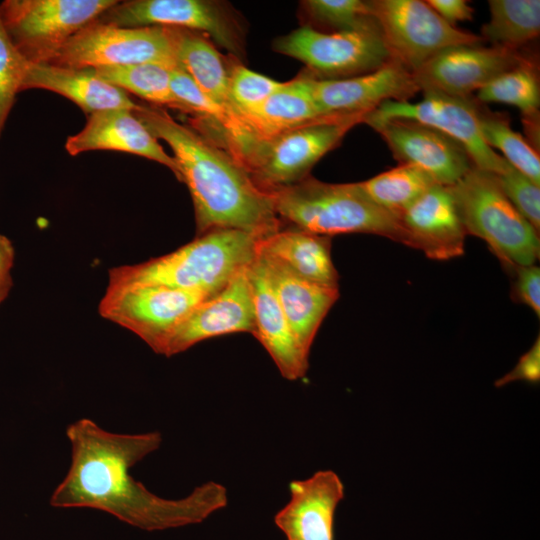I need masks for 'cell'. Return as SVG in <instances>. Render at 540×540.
Here are the masks:
<instances>
[{
    "instance_id": "obj_16",
    "label": "cell",
    "mask_w": 540,
    "mask_h": 540,
    "mask_svg": "<svg viewBox=\"0 0 540 540\" xmlns=\"http://www.w3.org/2000/svg\"><path fill=\"white\" fill-rule=\"evenodd\" d=\"M304 73L322 117L367 115L386 101H409L420 91L412 73L394 60L370 73L342 79Z\"/></svg>"
},
{
    "instance_id": "obj_38",
    "label": "cell",
    "mask_w": 540,
    "mask_h": 540,
    "mask_svg": "<svg viewBox=\"0 0 540 540\" xmlns=\"http://www.w3.org/2000/svg\"><path fill=\"white\" fill-rule=\"evenodd\" d=\"M426 3L448 24L471 21L474 9L464 0H428Z\"/></svg>"
},
{
    "instance_id": "obj_11",
    "label": "cell",
    "mask_w": 540,
    "mask_h": 540,
    "mask_svg": "<svg viewBox=\"0 0 540 540\" xmlns=\"http://www.w3.org/2000/svg\"><path fill=\"white\" fill-rule=\"evenodd\" d=\"M480 105L469 98L424 92L417 102L386 101L368 113L363 123L370 127L390 119H407L432 127L459 142L473 166L501 174L511 165L484 141L479 122Z\"/></svg>"
},
{
    "instance_id": "obj_13",
    "label": "cell",
    "mask_w": 540,
    "mask_h": 540,
    "mask_svg": "<svg viewBox=\"0 0 540 540\" xmlns=\"http://www.w3.org/2000/svg\"><path fill=\"white\" fill-rule=\"evenodd\" d=\"M97 20L123 28L166 26L206 33L232 56L241 57L244 52L237 20L222 3L216 1H118Z\"/></svg>"
},
{
    "instance_id": "obj_21",
    "label": "cell",
    "mask_w": 540,
    "mask_h": 540,
    "mask_svg": "<svg viewBox=\"0 0 540 540\" xmlns=\"http://www.w3.org/2000/svg\"><path fill=\"white\" fill-rule=\"evenodd\" d=\"M65 148L72 156L91 150L135 154L166 166L181 181L174 157L164 151L133 110L110 109L90 114L85 127L68 137Z\"/></svg>"
},
{
    "instance_id": "obj_39",
    "label": "cell",
    "mask_w": 540,
    "mask_h": 540,
    "mask_svg": "<svg viewBox=\"0 0 540 540\" xmlns=\"http://www.w3.org/2000/svg\"><path fill=\"white\" fill-rule=\"evenodd\" d=\"M14 260L15 248L12 241L0 233V304L6 299L13 286Z\"/></svg>"
},
{
    "instance_id": "obj_15",
    "label": "cell",
    "mask_w": 540,
    "mask_h": 540,
    "mask_svg": "<svg viewBox=\"0 0 540 540\" xmlns=\"http://www.w3.org/2000/svg\"><path fill=\"white\" fill-rule=\"evenodd\" d=\"M248 266L215 295L196 305L165 337L156 353L167 357L221 335L253 333L254 305Z\"/></svg>"
},
{
    "instance_id": "obj_35",
    "label": "cell",
    "mask_w": 540,
    "mask_h": 540,
    "mask_svg": "<svg viewBox=\"0 0 540 540\" xmlns=\"http://www.w3.org/2000/svg\"><path fill=\"white\" fill-rule=\"evenodd\" d=\"M499 185L519 211V213L539 233L540 229V188L524 174L510 166L496 175Z\"/></svg>"
},
{
    "instance_id": "obj_18",
    "label": "cell",
    "mask_w": 540,
    "mask_h": 540,
    "mask_svg": "<svg viewBox=\"0 0 540 540\" xmlns=\"http://www.w3.org/2000/svg\"><path fill=\"white\" fill-rule=\"evenodd\" d=\"M411 247L428 258L449 260L463 255L466 231L450 186L435 184L399 216Z\"/></svg>"
},
{
    "instance_id": "obj_36",
    "label": "cell",
    "mask_w": 540,
    "mask_h": 540,
    "mask_svg": "<svg viewBox=\"0 0 540 540\" xmlns=\"http://www.w3.org/2000/svg\"><path fill=\"white\" fill-rule=\"evenodd\" d=\"M516 278L513 295L521 303L529 306L540 316V270L536 265L513 268Z\"/></svg>"
},
{
    "instance_id": "obj_3",
    "label": "cell",
    "mask_w": 540,
    "mask_h": 540,
    "mask_svg": "<svg viewBox=\"0 0 540 540\" xmlns=\"http://www.w3.org/2000/svg\"><path fill=\"white\" fill-rule=\"evenodd\" d=\"M260 238L240 230H212L169 254L111 268L108 285L157 284L212 297L253 261Z\"/></svg>"
},
{
    "instance_id": "obj_12",
    "label": "cell",
    "mask_w": 540,
    "mask_h": 540,
    "mask_svg": "<svg viewBox=\"0 0 540 540\" xmlns=\"http://www.w3.org/2000/svg\"><path fill=\"white\" fill-rule=\"evenodd\" d=\"M207 295L157 284L107 285L98 311L141 338L154 352Z\"/></svg>"
},
{
    "instance_id": "obj_5",
    "label": "cell",
    "mask_w": 540,
    "mask_h": 540,
    "mask_svg": "<svg viewBox=\"0 0 540 540\" xmlns=\"http://www.w3.org/2000/svg\"><path fill=\"white\" fill-rule=\"evenodd\" d=\"M450 188L467 234L483 239L508 268L534 265L539 233L506 197L496 174L473 166Z\"/></svg>"
},
{
    "instance_id": "obj_8",
    "label": "cell",
    "mask_w": 540,
    "mask_h": 540,
    "mask_svg": "<svg viewBox=\"0 0 540 540\" xmlns=\"http://www.w3.org/2000/svg\"><path fill=\"white\" fill-rule=\"evenodd\" d=\"M116 0H5L0 19L11 42L30 63H49L80 29Z\"/></svg>"
},
{
    "instance_id": "obj_33",
    "label": "cell",
    "mask_w": 540,
    "mask_h": 540,
    "mask_svg": "<svg viewBox=\"0 0 540 540\" xmlns=\"http://www.w3.org/2000/svg\"><path fill=\"white\" fill-rule=\"evenodd\" d=\"M280 84L281 82L251 71L239 63L229 65L230 95L237 111L246 122L247 117L256 111Z\"/></svg>"
},
{
    "instance_id": "obj_29",
    "label": "cell",
    "mask_w": 540,
    "mask_h": 540,
    "mask_svg": "<svg viewBox=\"0 0 540 540\" xmlns=\"http://www.w3.org/2000/svg\"><path fill=\"white\" fill-rule=\"evenodd\" d=\"M479 102L503 103L516 106L522 120L539 117L540 87L538 67L529 58L487 83L477 91Z\"/></svg>"
},
{
    "instance_id": "obj_6",
    "label": "cell",
    "mask_w": 540,
    "mask_h": 540,
    "mask_svg": "<svg viewBox=\"0 0 540 540\" xmlns=\"http://www.w3.org/2000/svg\"><path fill=\"white\" fill-rule=\"evenodd\" d=\"M273 49L295 58L317 79H342L375 71L391 59L377 21L334 32L304 25L273 42Z\"/></svg>"
},
{
    "instance_id": "obj_31",
    "label": "cell",
    "mask_w": 540,
    "mask_h": 540,
    "mask_svg": "<svg viewBox=\"0 0 540 540\" xmlns=\"http://www.w3.org/2000/svg\"><path fill=\"white\" fill-rule=\"evenodd\" d=\"M480 131L487 145L500 150L504 159L535 184L540 185V158L520 133L510 127L507 115L480 108Z\"/></svg>"
},
{
    "instance_id": "obj_26",
    "label": "cell",
    "mask_w": 540,
    "mask_h": 540,
    "mask_svg": "<svg viewBox=\"0 0 540 540\" xmlns=\"http://www.w3.org/2000/svg\"><path fill=\"white\" fill-rule=\"evenodd\" d=\"M330 117V116H329ZM322 117L303 72L281 83L265 102L247 117L248 124L263 139L315 122Z\"/></svg>"
},
{
    "instance_id": "obj_20",
    "label": "cell",
    "mask_w": 540,
    "mask_h": 540,
    "mask_svg": "<svg viewBox=\"0 0 540 540\" xmlns=\"http://www.w3.org/2000/svg\"><path fill=\"white\" fill-rule=\"evenodd\" d=\"M248 274L254 305L252 335L266 349L285 379L294 381L304 377L309 367V354L295 338L258 253L248 266Z\"/></svg>"
},
{
    "instance_id": "obj_2",
    "label": "cell",
    "mask_w": 540,
    "mask_h": 540,
    "mask_svg": "<svg viewBox=\"0 0 540 540\" xmlns=\"http://www.w3.org/2000/svg\"><path fill=\"white\" fill-rule=\"evenodd\" d=\"M133 113L172 149L193 200L197 236L234 229L262 238L282 227L272 193L260 189L226 149L164 109L140 105Z\"/></svg>"
},
{
    "instance_id": "obj_34",
    "label": "cell",
    "mask_w": 540,
    "mask_h": 540,
    "mask_svg": "<svg viewBox=\"0 0 540 540\" xmlns=\"http://www.w3.org/2000/svg\"><path fill=\"white\" fill-rule=\"evenodd\" d=\"M29 62L11 42L0 19V135L22 85Z\"/></svg>"
},
{
    "instance_id": "obj_22",
    "label": "cell",
    "mask_w": 540,
    "mask_h": 540,
    "mask_svg": "<svg viewBox=\"0 0 540 540\" xmlns=\"http://www.w3.org/2000/svg\"><path fill=\"white\" fill-rule=\"evenodd\" d=\"M274 294L301 348L308 354L317 331L339 298L338 288L307 281L279 260L259 251Z\"/></svg>"
},
{
    "instance_id": "obj_9",
    "label": "cell",
    "mask_w": 540,
    "mask_h": 540,
    "mask_svg": "<svg viewBox=\"0 0 540 540\" xmlns=\"http://www.w3.org/2000/svg\"><path fill=\"white\" fill-rule=\"evenodd\" d=\"M366 115L330 116L285 131L260 144L247 166L254 183L275 192L309 176L313 166L336 148Z\"/></svg>"
},
{
    "instance_id": "obj_27",
    "label": "cell",
    "mask_w": 540,
    "mask_h": 540,
    "mask_svg": "<svg viewBox=\"0 0 540 540\" xmlns=\"http://www.w3.org/2000/svg\"><path fill=\"white\" fill-rule=\"evenodd\" d=\"M490 20L480 37L491 46L520 51L540 33L539 0H489Z\"/></svg>"
},
{
    "instance_id": "obj_37",
    "label": "cell",
    "mask_w": 540,
    "mask_h": 540,
    "mask_svg": "<svg viewBox=\"0 0 540 540\" xmlns=\"http://www.w3.org/2000/svg\"><path fill=\"white\" fill-rule=\"evenodd\" d=\"M540 380V340L537 337L533 346L520 357L518 363L509 373L495 382L502 387L515 381L538 383Z\"/></svg>"
},
{
    "instance_id": "obj_10",
    "label": "cell",
    "mask_w": 540,
    "mask_h": 540,
    "mask_svg": "<svg viewBox=\"0 0 540 540\" xmlns=\"http://www.w3.org/2000/svg\"><path fill=\"white\" fill-rule=\"evenodd\" d=\"M392 60L411 73L439 52L483 43L480 35L448 24L420 0L368 1Z\"/></svg>"
},
{
    "instance_id": "obj_7",
    "label": "cell",
    "mask_w": 540,
    "mask_h": 540,
    "mask_svg": "<svg viewBox=\"0 0 540 540\" xmlns=\"http://www.w3.org/2000/svg\"><path fill=\"white\" fill-rule=\"evenodd\" d=\"M177 28H123L97 19L76 32L47 64L73 68L153 63L181 69L176 55Z\"/></svg>"
},
{
    "instance_id": "obj_19",
    "label": "cell",
    "mask_w": 540,
    "mask_h": 540,
    "mask_svg": "<svg viewBox=\"0 0 540 540\" xmlns=\"http://www.w3.org/2000/svg\"><path fill=\"white\" fill-rule=\"evenodd\" d=\"M290 500L277 512L275 524L286 540H334V516L344 485L331 470L289 484Z\"/></svg>"
},
{
    "instance_id": "obj_23",
    "label": "cell",
    "mask_w": 540,
    "mask_h": 540,
    "mask_svg": "<svg viewBox=\"0 0 540 540\" xmlns=\"http://www.w3.org/2000/svg\"><path fill=\"white\" fill-rule=\"evenodd\" d=\"M32 88L60 94L88 114L110 109L134 111L140 107L127 92L98 78L92 68L73 69L29 62L22 91Z\"/></svg>"
},
{
    "instance_id": "obj_24",
    "label": "cell",
    "mask_w": 540,
    "mask_h": 540,
    "mask_svg": "<svg viewBox=\"0 0 540 540\" xmlns=\"http://www.w3.org/2000/svg\"><path fill=\"white\" fill-rule=\"evenodd\" d=\"M332 237L282 226L258 240L257 249L312 283L338 288L339 275L331 258Z\"/></svg>"
},
{
    "instance_id": "obj_4",
    "label": "cell",
    "mask_w": 540,
    "mask_h": 540,
    "mask_svg": "<svg viewBox=\"0 0 540 540\" xmlns=\"http://www.w3.org/2000/svg\"><path fill=\"white\" fill-rule=\"evenodd\" d=\"M275 213L286 224L332 237L366 233L389 238L411 247L399 218L375 204L360 182L326 183L311 177L272 192Z\"/></svg>"
},
{
    "instance_id": "obj_28",
    "label": "cell",
    "mask_w": 540,
    "mask_h": 540,
    "mask_svg": "<svg viewBox=\"0 0 540 540\" xmlns=\"http://www.w3.org/2000/svg\"><path fill=\"white\" fill-rule=\"evenodd\" d=\"M435 184L438 183L427 172L410 164H399L360 182L375 204L398 218Z\"/></svg>"
},
{
    "instance_id": "obj_32",
    "label": "cell",
    "mask_w": 540,
    "mask_h": 540,
    "mask_svg": "<svg viewBox=\"0 0 540 540\" xmlns=\"http://www.w3.org/2000/svg\"><path fill=\"white\" fill-rule=\"evenodd\" d=\"M301 7L313 24L331 32L358 26L372 17L368 1L361 0H306Z\"/></svg>"
},
{
    "instance_id": "obj_17",
    "label": "cell",
    "mask_w": 540,
    "mask_h": 540,
    "mask_svg": "<svg viewBox=\"0 0 540 540\" xmlns=\"http://www.w3.org/2000/svg\"><path fill=\"white\" fill-rule=\"evenodd\" d=\"M371 127L400 164L423 169L438 184L451 186L473 167L459 142L432 127L407 119H390Z\"/></svg>"
},
{
    "instance_id": "obj_30",
    "label": "cell",
    "mask_w": 540,
    "mask_h": 540,
    "mask_svg": "<svg viewBox=\"0 0 540 540\" xmlns=\"http://www.w3.org/2000/svg\"><path fill=\"white\" fill-rule=\"evenodd\" d=\"M98 78L156 105L176 109L171 88L172 69L153 63L92 68Z\"/></svg>"
},
{
    "instance_id": "obj_25",
    "label": "cell",
    "mask_w": 540,
    "mask_h": 540,
    "mask_svg": "<svg viewBox=\"0 0 540 540\" xmlns=\"http://www.w3.org/2000/svg\"><path fill=\"white\" fill-rule=\"evenodd\" d=\"M176 55L181 69L198 88L228 113L237 111L229 89V64L200 32L177 28Z\"/></svg>"
},
{
    "instance_id": "obj_14",
    "label": "cell",
    "mask_w": 540,
    "mask_h": 540,
    "mask_svg": "<svg viewBox=\"0 0 540 540\" xmlns=\"http://www.w3.org/2000/svg\"><path fill=\"white\" fill-rule=\"evenodd\" d=\"M521 51L481 44L447 48L412 72L420 91L469 98L498 75L529 59Z\"/></svg>"
},
{
    "instance_id": "obj_1",
    "label": "cell",
    "mask_w": 540,
    "mask_h": 540,
    "mask_svg": "<svg viewBox=\"0 0 540 540\" xmlns=\"http://www.w3.org/2000/svg\"><path fill=\"white\" fill-rule=\"evenodd\" d=\"M66 434L72 460L51 496L53 507L97 509L156 531L200 523L227 505L226 488L213 481L183 498L166 499L132 477L130 469L159 448V432L112 433L85 418L70 424Z\"/></svg>"
}]
</instances>
